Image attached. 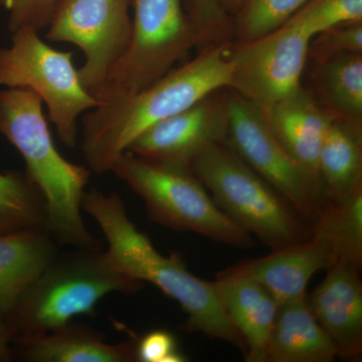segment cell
<instances>
[{
    "label": "cell",
    "mask_w": 362,
    "mask_h": 362,
    "mask_svg": "<svg viewBox=\"0 0 362 362\" xmlns=\"http://www.w3.org/2000/svg\"><path fill=\"white\" fill-rule=\"evenodd\" d=\"M230 47L207 45L194 59L173 69L146 89L122 101L88 111L82 121V152L96 175L111 173L119 156L152 125L187 110L230 87Z\"/></svg>",
    "instance_id": "obj_1"
},
{
    "label": "cell",
    "mask_w": 362,
    "mask_h": 362,
    "mask_svg": "<svg viewBox=\"0 0 362 362\" xmlns=\"http://www.w3.org/2000/svg\"><path fill=\"white\" fill-rule=\"evenodd\" d=\"M82 209L96 221L108 244L107 255L123 273L151 283L180 305L187 314L181 326L187 332L223 340L246 352V343L228 316L213 282L190 273L178 254L166 257L140 232L117 194L85 192Z\"/></svg>",
    "instance_id": "obj_2"
},
{
    "label": "cell",
    "mask_w": 362,
    "mask_h": 362,
    "mask_svg": "<svg viewBox=\"0 0 362 362\" xmlns=\"http://www.w3.org/2000/svg\"><path fill=\"white\" fill-rule=\"evenodd\" d=\"M44 102L32 90H0V134L18 149L30 180L47 206V230L63 244L81 249H101L82 216L85 188L92 171L66 160L52 140Z\"/></svg>",
    "instance_id": "obj_3"
},
{
    "label": "cell",
    "mask_w": 362,
    "mask_h": 362,
    "mask_svg": "<svg viewBox=\"0 0 362 362\" xmlns=\"http://www.w3.org/2000/svg\"><path fill=\"white\" fill-rule=\"evenodd\" d=\"M143 285L119 270L102 247H76L57 255L1 318L11 342L54 329L76 316L92 315L102 298L135 294Z\"/></svg>",
    "instance_id": "obj_4"
},
{
    "label": "cell",
    "mask_w": 362,
    "mask_h": 362,
    "mask_svg": "<svg viewBox=\"0 0 362 362\" xmlns=\"http://www.w3.org/2000/svg\"><path fill=\"white\" fill-rule=\"evenodd\" d=\"M190 169L216 206L272 251L310 237L313 225L225 142L211 145Z\"/></svg>",
    "instance_id": "obj_5"
},
{
    "label": "cell",
    "mask_w": 362,
    "mask_h": 362,
    "mask_svg": "<svg viewBox=\"0 0 362 362\" xmlns=\"http://www.w3.org/2000/svg\"><path fill=\"white\" fill-rule=\"evenodd\" d=\"M111 173L141 197L153 223L228 246H254L252 235L216 206L192 169L146 160L126 151L117 158Z\"/></svg>",
    "instance_id": "obj_6"
},
{
    "label": "cell",
    "mask_w": 362,
    "mask_h": 362,
    "mask_svg": "<svg viewBox=\"0 0 362 362\" xmlns=\"http://www.w3.org/2000/svg\"><path fill=\"white\" fill-rule=\"evenodd\" d=\"M340 259L361 267L362 192L342 204L329 202L314 221L308 239L233 267L256 279L281 305L306 295L317 272L328 270Z\"/></svg>",
    "instance_id": "obj_7"
},
{
    "label": "cell",
    "mask_w": 362,
    "mask_h": 362,
    "mask_svg": "<svg viewBox=\"0 0 362 362\" xmlns=\"http://www.w3.org/2000/svg\"><path fill=\"white\" fill-rule=\"evenodd\" d=\"M134 18L127 49L95 95L102 104L127 99L173 70L202 45L182 0H132Z\"/></svg>",
    "instance_id": "obj_8"
},
{
    "label": "cell",
    "mask_w": 362,
    "mask_h": 362,
    "mask_svg": "<svg viewBox=\"0 0 362 362\" xmlns=\"http://www.w3.org/2000/svg\"><path fill=\"white\" fill-rule=\"evenodd\" d=\"M11 35V47L0 49V87L23 88L39 95L59 140L75 148L78 120L103 104L83 85L73 52L49 47L30 26Z\"/></svg>",
    "instance_id": "obj_9"
},
{
    "label": "cell",
    "mask_w": 362,
    "mask_h": 362,
    "mask_svg": "<svg viewBox=\"0 0 362 362\" xmlns=\"http://www.w3.org/2000/svg\"><path fill=\"white\" fill-rule=\"evenodd\" d=\"M226 141L312 225L331 202L322 181L298 163L278 141L264 112L233 90L228 99Z\"/></svg>",
    "instance_id": "obj_10"
},
{
    "label": "cell",
    "mask_w": 362,
    "mask_h": 362,
    "mask_svg": "<svg viewBox=\"0 0 362 362\" xmlns=\"http://www.w3.org/2000/svg\"><path fill=\"white\" fill-rule=\"evenodd\" d=\"M131 4L132 0H61L47 25V40L69 42L84 52L78 76L94 97L129 45Z\"/></svg>",
    "instance_id": "obj_11"
},
{
    "label": "cell",
    "mask_w": 362,
    "mask_h": 362,
    "mask_svg": "<svg viewBox=\"0 0 362 362\" xmlns=\"http://www.w3.org/2000/svg\"><path fill=\"white\" fill-rule=\"evenodd\" d=\"M312 37L287 21L257 39L230 47V89L262 111L299 90Z\"/></svg>",
    "instance_id": "obj_12"
},
{
    "label": "cell",
    "mask_w": 362,
    "mask_h": 362,
    "mask_svg": "<svg viewBox=\"0 0 362 362\" xmlns=\"http://www.w3.org/2000/svg\"><path fill=\"white\" fill-rule=\"evenodd\" d=\"M223 90L154 124L131 143L127 151L146 160L190 168L211 145L226 141L230 93Z\"/></svg>",
    "instance_id": "obj_13"
},
{
    "label": "cell",
    "mask_w": 362,
    "mask_h": 362,
    "mask_svg": "<svg viewBox=\"0 0 362 362\" xmlns=\"http://www.w3.org/2000/svg\"><path fill=\"white\" fill-rule=\"evenodd\" d=\"M361 267L340 259L307 297L317 322L334 343L338 357L358 361L362 354Z\"/></svg>",
    "instance_id": "obj_14"
},
{
    "label": "cell",
    "mask_w": 362,
    "mask_h": 362,
    "mask_svg": "<svg viewBox=\"0 0 362 362\" xmlns=\"http://www.w3.org/2000/svg\"><path fill=\"white\" fill-rule=\"evenodd\" d=\"M213 283L226 314L246 343L245 361L267 362L279 309L275 298L256 279L235 267L221 272Z\"/></svg>",
    "instance_id": "obj_15"
},
{
    "label": "cell",
    "mask_w": 362,
    "mask_h": 362,
    "mask_svg": "<svg viewBox=\"0 0 362 362\" xmlns=\"http://www.w3.org/2000/svg\"><path fill=\"white\" fill-rule=\"evenodd\" d=\"M137 337L107 343L105 335L73 321L11 341L13 356L30 362H135Z\"/></svg>",
    "instance_id": "obj_16"
},
{
    "label": "cell",
    "mask_w": 362,
    "mask_h": 362,
    "mask_svg": "<svg viewBox=\"0 0 362 362\" xmlns=\"http://www.w3.org/2000/svg\"><path fill=\"white\" fill-rule=\"evenodd\" d=\"M264 114L272 132L289 156L320 180L319 153L334 117L319 107L302 87Z\"/></svg>",
    "instance_id": "obj_17"
},
{
    "label": "cell",
    "mask_w": 362,
    "mask_h": 362,
    "mask_svg": "<svg viewBox=\"0 0 362 362\" xmlns=\"http://www.w3.org/2000/svg\"><path fill=\"white\" fill-rule=\"evenodd\" d=\"M54 242L45 228L0 233V317L51 265L59 254Z\"/></svg>",
    "instance_id": "obj_18"
},
{
    "label": "cell",
    "mask_w": 362,
    "mask_h": 362,
    "mask_svg": "<svg viewBox=\"0 0 362 362\" xmlns=\"http://www.w3.org/2000/svg\"><path fill=\"white\" fill-rule=\"evenodd\" d=\"M306 296L279 305L267 362H331L337 358V347L317 322Z\"/></svg>",
    "instance_id": "obj_19"
},
{
    "label": "cell",
    "mask_w": 362,
    "mask_h": 362,
    "mask_svg": "<svg viewBox=\"0 0 362 362\" xmlns=\"http://www.w3.org/2000/svg\"><path fill=\"white\" fill-rule=\"evenodd\" d=\"M318 173L333 204L362 192L361 126L333 119L319 153Z\"/></svg>",
    "instance_id": "obj_20"
},
{
    "label": "cell",
    "mask_w": 362,
    "mask_h": 362,
    "mask_svg": "<svg viewBox=\"0 0 362 362\" xmlns=\"http://www.w3.org/2000/svg\"><path fill=\"white\" fill-rule=\"evenodd\" d=\"M316 81L326 110L335 119L361 126L362 54L318 62Z\"/></svg>",
    "instance_id": "obj_21"
},
{
    "label": "cell",
    "mask_w": 362,
    "mask_h": 362,
    "mask_svg": "<svg viewBox=\"0 0 362 362\" xmlns=\"http://www.w3.org/2000/svg\"><path fill=\"white\" fill-rule=\"evenodd\" d=\"M47 218L44 197L25 173H0V233L47 230Z\"/></svg>",
    "instance_id": "obj_22"
},
{
    "label": "cell",
    "mask_w": 362,
    "mask_h": 362,
    "mask_svg": "<svg viewBox=\"0 0 362 362\" xmlns=\"http://www.w3.org/2000/svg\"><path fill=\"white\" fill-rule=\"evenodd\" d=\"M310 0H249L235 25L239 42L274 32Z\"/></svg>",
    "instance_id": "obj_23"
},
{
    "label": "cell",
    "mask_w": 362,
    "mask_h": 362,
    "mask_svg": "<svg viewBox=\"0 0 362 362\" xmlns=\"http://www.w3.org/2000/svg\"><path fill=\"white\" fill-rule=\"evenodd\" d=\"M288 21L313 39L334 26L362 21V0H310Z\"/></svg>",
    "instance_id": "obj_24"
},
{
    "label": "cell",
    "mask_w": 362,
    "mask_h": 362,
    "mask_svg": "<svg viewBox=\"0 0 362 362\" xmlns=\"http://www.w3.org/2000/svg\"><path fill=\"white\" fill-rule=\"evenodd\" d=\"M350 54H362V21L329 28L314 37L309 45V58L316 63Z\"/></svg>",
    "instance_id": "obj_25"
},
{
    "label": "cell",
    "mask_w": 362,
    "mask_h": 362,
    "mask_svg": "<svg viewBox=\"0 0 362 362\" xmlns=\"http://www.w3.org/2000/svg\"><path fill=\"white\" fill-rule=\"evenodd\" d=\"M59 0H0V7L8 13L11 33L25 26L40 30L47 28Z\"/></svg>",
    "instance_id": "obj_26"
},
{
    "label": "cell",
    "mask_w": 362,
    "mask_h": 362,
    "mask_svg": "<svg viewBox=\"0 0 362 362\" xmlns=\"http://www.w3.org/2000/svg\"><path fill=\"white\" fill-rule=\"evenodd\" d=\"M192 21L197 28L202 45L218 44L226 39V18L220 0H192Z\"/></svg>",
    "instance_id": "obj_27"
},
{
    "label": "cell",
    "mask_w": 362,
    "mask_h": 362,
    "mask_svg": "<svg viewBox=\"0 0 362 362\" xmlns=\"http://www.w3.org/2000/svg\"><path fill=\"white\" fill-rule=\"evenodd\" d=\"M136 361L139 362H185L175 337L166 330H154L137 338Z\"/></svg>",
    "instance_id": "obj_28"
},
{
    "label": "cell",
    "mask_w": 362,
    "mask_h": 362,
    "mask_svg": "<svg viewBox=\"0 0 362 362\" xmlns=\"http://www.w3.org/2000/svg\"><path fill=\"white\" fill-rule=\"evenodd\" d=\"M13 357L11 337H9L6 325H4V320L0 317V362L11 361Z\"/></svg>",
    "instance_id": "obj_29"
},
{
    "label": "cell",
    "mask_w": 362,
    "mask_h": 362,
    "mask_svg": "<svg viewBox=\"0 0 362 362\" xmlns=\"http://www.w3.org/2000/svg\"><path fill=\"white\" fill-rule=\"evenodd\" d=\"M226 4H240V0H226Z\"/></svg>",
    "instance_id": "obj_30"
},
{
    "label": "cell",
    "mask_w": 362,
    "mask_h": 362,
    "mask_svg": "<svg viewBox=\"0 0 362 362\" xmlns=\"http://www.w3.org/2000/svg\"><path fill=\"white\" fill-rule=\"evenodd\" d=\"M59 2H61V0H59Z\"/></svg>",
    "instance_id": "obj_31"
}]
</instances>
